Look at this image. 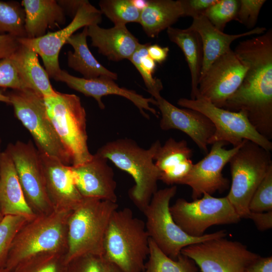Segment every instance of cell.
<instances>
[{"mask_svg":"<svg viewBox=\"0 0 272 272\" xmlns=\"http://www.w3.org/2000/svg\"><path fill=\"white\" fill-rule=\"evenodd\" d=\"M44 101L48 116L71 157L72 166L90 161L93 155L88 149L86 113L80 98L74 94L57 92Z\"/></svg>","mask_w":272,"mask_h":272,"instance_id":"cell-7","label":"cell"},{"mask_svg":"<svg viewBox=\"0 0 272 272\" xmlns=\"http://www.w3.org/2000/svg\"><path fill=\"white\" fill-rule=\"evenodd\" d=\"M21 4L25 14L26 38L42 37L47 29L58 27L65 22V13L57 1L23 0Z\"/></svg>","mask_w":272,"mask_h":272,"instance_id":"cell-25","label":"cell"},{"mask_svg":"<svg viewBox=\"0 0 272 272\" xmlns=\"http://www.w3.org/2000/svg\"><path fill=\"white\" fill-rule=\"evenodd\" d=\"M242 144L227 150L224 148L227 143L215 142L207 155L193 164L181 184L191 187L193 200L198 199L205 193L212 195L216 191L221 192L228 188L229 181L224 177L222 171Z\"/></svg>","mask_w":272,"mask_h":272,"instance_id":"cell-16","label":"cell"},{"mask_svg":"<svg viewBox=\"0 0 272 272\" xmlns=\"http://www.w3.org/2000/svg\"><path fill=\"white\" fill-rule=\"evenodd\" d=\"M161 145L157 140L149 149H145L132 140L120 139L108 142L96 153L133 178L135 184L129 190V195L142 212L157 191L159 172L154 161Z\"/></svg>","mask_w":272,"mask_h":272,"instance_id":"cell-3","label":"cell"},{"mask_svg":"<svg viewBox=\"0 0 272 272\" xmlns=\"http://www.w3.org/2000/svg\"><path fill=\"white\" fill-rule=\"evenodd\" d=\"M20 45L18 38L9 34H0V59L10 57Z\"/></svg>","mask_w":272,"mask_h":272,"instance_id":"cell-42","label":"cell"},{"mask_svg":"<svg viewBox=\"0 0 272 272\" xmlns=\"http://www.w3.org/2000/svg\"><path fill=\"white\" fill-rule=\"evenodd\" d=\"M247 70L246 64L231 49L216 59L200 77L197 96L223 108L240 87Z\"/></svg>","mask_w":272,"mask_h":272,"instance_id":"cell-15","label":"cell"},{"mask_svg":"<svg viewBox=\"0 0 272 272\" xmlns=\"http://www.w3.org/2000/svg\"><path fill=\"white\" fill-rule=\"evenodd\" d=\"M99 5L102 14L114 26L139 22L141 11L133 5L131 0H101Z\"/></svg>","mask_w":272,"mask_h":272,"instance_id":"cell-33","label":"cell"},{"mask_svg":"<svg viewBox=\"0 0 272 272\" xmlns=\"http://www.w3.org/2000/svg\"><path fill=\"white\" fill-rule=\"evenodd\" d=\"M4 216L2 214V212L1 211V208H0V222L2 220V219H3L4 218Z\"/></svg>","mask_w":272,"mask_h":272,"instance_id":"cell-51","label":"cell"},{"mask_svg":"<svg viewBox=\"0 0 272 272\" xmlns=\"http://www.w3.org/2000/svg\"><path fill=\"white\" fill-rule=\"evenodd\" d=\"M161 114L160 128L164 130H179L186 134L202 152L208 153V146L215 128L205 115L194 110L179 108L163 98H154Z\"/></svg>","mask_w":272,"mask_h":272,"instance_id":"cell-17","label":"cell"},{"mask_svg":"<svg viewBox=\"0 0 272 272\" xmlns=\"http://www.w3.org/2000/svg\"><path fill=\"white\" fill-rule=\"evenodd\" d=\"M10 57L29 89L43 98L56 95L57 91L52 88L48 74L40 64L38 54L33 49L20 44Z\"/></svg>","mask_w":272,"mask_h":272,"instance_id":"cell-26","label":"cell"},{"mask_svg":"<svg viewBox=\"0 0 272 272\" xmlns=\"http://www.w3.org/2000/svg\"><path fill=\"white\" fill-rule=\"evenodd\" d=\"M177 191L176 185L157 190L143 212L149 238L169 257L176 259L181 250L192 244L224 238L225 230H220L200 237H192L184 232L174 222L170 211V202Z\"/></svg>","mask_w":272,"mask_h":272,"instance_id":"cell-6","label":"cell"},{"mask_svg":"<svg viewBox=\"0 0 272 272\" xmlns=\"http://www.w3.org/2000/svg\"><path fill=\"white\" fill-rule=\"evenodd\" d=\"M149 254L142 272H197L191 259L181 254L173 259L163 253L149 238Z\"/></svg>","mask_w":272,"mask_h":272,"instance_id":"cell-30","label":"cell"},{"mask_svg":"<svg viewBox=\"0 0 272 272\" xmlns=\"http://www.w3.org/2000/svg\"><path fill=\"white\" fill-rule=\"evenodd\" d=\"M66 272H104V259L95 255L81 256L66 264Z\"/></svg>","mask_w":272,"mask_h":272,"instance_id":"cell-40","label":"cell"},{"mask_svg":"<svg viewBox=\"0 0 272 272\" xmlns=\"http://www.w3.org/2000/svg\"><path fill=\"white\" fill-rule=\"evenodd\" d=\"M38 151L47 194L54 209L73 211L84 197L75 184L71 166L65 165L57 159Z\"/></svg>","mask_w":272,"mask_h":272,"instance_id":"cell-20","label":"cell"},{"mask_svg":"<svg viewBox=\"0 0 272 272\" xmlns=\"http://www.w3.org/2000/svg\"><path fill=\"white\" fill-rule=\"evenodd\" d=\"M192 156L186 141L168 139L160 146L154 159L159 180L167 185L181 184L193 165Z\"/></svg>","mask_w":272,"mask_h":272,"instance_id":"cell-22","label":"cell"},{"mask_svg":"<svg viewBox=\"0 0 272 272\" xmlns=\"http://www.w3.org/2000/svg\"><path fill=\"white\" fill-rule=\"evenodd\" d=\"M0 102H3L7 104H10V99L8 96L0 91Z\"/></svg>","mask_w":272,"mask_h":272,"instance_id":"cell-49","label":"cell"},{"mask_svg":"<svg viewBox=\"0 0 272 272\" xmlns=\"http://www.w3.org/2000/svg\"><path fill=\"white\" fill-rule=\"evenodd\" d=\"M0 208L4 216H20L28 221L37 215L26 200L13 161L6 151L0 155Z\"/></svg>","mask_w":272,"mask_h":272,"instance_id":"cell-23","label":"cell"},{"mask_svg":"<svg viewBox=\"0 0 272 272\" xmlns=\"http://www.w3.org/2000/svg\"><path fill=\"white\" fill-rule=\"evenodd\" d=\"M66 270L64 255L48 254L28 259L12 272H66Z\"/></svg>","mask_w":272,"mask_h":272,"instance_id":"cell-34","label":"cell"},{"mask_svg":"<svg viewBox=\"0 0 272 272\" xmlns=\"http://www.w3.org/2000/svg\"><path fill=\"white\" fill-rule=\"evenodd\" d=\"M265 2V0H239L235 20L248 29L254 28L260 10Z\"/></svg>","mask_w":272,"mask_h":272,"instance_id":"cell-39","label":"cell"},{"mask_svg":"<svg viewBox=\"0 0 272 272\" xmlns=\"http://www.w3.org/2000/svg\"><path fill=\"white\" fill-rule=\"evenodd\" d=\"M187 28L197 33L201 39L203 58L200 77L216 59L231 49L234 41L252 35H259L266 31L264 27H256L240 34H226L215 27L203 15L193 18Z\"/></svg>","mask_w":272,"mask_h":272,"instance_id":"cell-21","label":"cell"},{"mask_svg":"<svg viewBox=\"0 0 272 272\" xmlns=\"http://www.w3.org/2000/svg\"><path fill=\"white\" fill-rule=\"evenodd\" d=\"M27 221L22 216L8 215L0 222V268L5 267L13 241Z\"/></svg>","mask_w":272,"mask_h":272,"instance_id":"cell-35","label":"cell"},{"mask_svg":"<svg viewBox=\"0 0 272 272\" xmlns=\"http://www.w3.org/2000/svg\"><path fill=\"white\" fill-rule=\"evenodd\" d=\"M117 202L94 198H84L69 216L67 222V250L65 264L85 255L103 256V243Z\"/></svg>","mask_w":272,"mask_h":272,"instance_id":"cell-5","label":"cell"},{"mask_svg":"<svg viewBox=\"0 0 272 272\" xmlns=\"http://www.w3.org/2000/svg\"><path fill=\"white\" fill-rule=\"evenodd\" d=\"M202 196L191 202L178 198L170 206L174 222L188 235L200 237L210 227L237 223L240 220L227 196L218 198L207 193Z\"/></svg>","mask_w":272,"mask_h":272,"instance_id":"cell-11","label":"cell"},{"mask_svg":"<svg viewBox=\"0 0 272 272\" xmlns=\"http://www.w3.org/2000/svg\"><path fill=\"white\" fill-rule=\"evenodd\" d=\"M25 14L21 3L0 1V34L26 37Z\"/></svg>","mask_w":272,"mask_h":272,"instance_id":"cell-31","label":"cell"},{"mask_svg":"<svg viewBox=\"0 0 272 272\" xmlns=\"http://www.w3.org/2000/svg\"><path fill=\"white\" fill-rule=\"evenodd\" d=\"M133 5L141 11L146 7L147 1L131 0Z\"/></svg>","mask_w":272,"mask_h":272,"instance_id":"cell-48","label":"cell"},{"mask_svg":"<svg viewBox=\"0 0 272 272\" xmlns=\"http://www.w3.org/2000/svg\"><path fill=\"white\" fill-rule=\"evenodd\" d=\"M0 88L14 90L29 89L10 57L0 59Z\"/></svg>","mask_w":272,"mask_h":272,"instance_id":"cell-38","label":"cell"},{"mask_svg":"<svg viewBox=\"0 0 272 272\" xmlns=\"http://www.w3.org/2000/svg\"><path fill=\"white\" fill-rule=\"evenodd\" d=\"M0 143H1V140H0ZM1 152H0V155H1Z\"/></svg>","mask_w":272,"mask_h":272,"instance_id":"cell-52","label":"cell"},{"mask_svg":"<svg viewBox=\"0 0 272 272\" xmlns=\"http://www.w3.org/2000/svg\"><path fill=\"white\" fill-rule=\"evenodd\" d=\"M53 79L65 83L70 88L86 96L93 97L101 109L105 108V105L101 100L102 97L116 95L124 97L132 102L145 117L149 118L145 111H150L158 117L157 111L150 105V103L156 105V101L154 98H146L133 90L120 87L114 80L110 78L99 77L87 79L72 76L66 71L61 70L60 73Z\"/></svg>","mask_w":272,"mask_h":272,"instance_id":"cell-18","label":"cell"},{"mask_svg":"<svg viewBox=\"0 0 272 272\" xmlns=\"http://www.w3.org/2000/svg\"><path fill=\"white\" fill-rule=\"evenodd\" d=\"M218 0H179L183 17L189 16L193 19L203 15L206 11L215 4Z\"/></svg>","mask_w":272,"mask_h":272,"instance_id":"cell-41","label":"cell"},{"mask_svg":"<svg viewBox=\"0 0 272 272\" xmlns=\"http://www.w3.org/2000/svg\"><path fill=\"white\" fill-rule=\"evenodd\" d=\"M177 104L198 111L211 121L215 130L209 145L223 142L236 147L246 140L269 151L272 150V142L257 132L242 111H232L218 107L200 96H197L194 99L180 98Z\"/></svg>","mask_w":272,"mask_h":272,"instance_id":"cell-10","label":"cell"},{"mask_svg":"<svg viewBox=\"0 0 272 272\" xmlns=\"http://www.w3.org/2000/svg\"><path fill=\"white\" fill-rule=\"evenodd\" d=\"M150 44H140L128 60L141 74L148 92L155 98L160 95L163 85L161 80L153 77L156 64L148 54L147 48Z\"/></svg>","mask_w":272,"mask_h":272,"instance_id":"cell-32","label":"cell"},{"mask_svg":"<svg viewBox=\"0 0 272 272\" xmlns=\"http://www.w3.org/2000/svg\"><path fill=\"white\" fill-rule=\"evenodd\" d=\"M104 272H124L113 264L104 259Z\"/></svg>","mask_w":272,"mask_h":272,"instance_id":"cell-47","label":"cell"},{"mask_svg":"<svg viewBox=\"0 0 272 272\" xmlns=\"http://www.w3.org/2000/svg\"><path fill=\"white\" fill-rule=\"evenodd\" d=\"M270 152L244 140L229 162L232 182L226 196L241 219L248 218L251 199L272 166Z\"/></svg>","mask_w":272,"mask_h":272,"instance_id":"cell-8","label":"cell"},{"mask_svg":"<svg viewBox=\"0 0 272 272\" xmlns=\"http://www.w3.org/2000/svg\"><path fill=\"white\" fill-rule=\"evenodd\" d=\"M10 156L26 200L36 215L54 209L47 194L43 166L38 150L31 141L10 143L5 150Z\"/></svg>","mask_w":272,"mask_h":272,"instance_id":"cell-13","label":"cell"},{"mask_svg":"<svg viewBox=\"0 0 272 272\" xmlns=\"http://www.w3.org/2000/svg\"><path fill=\"white\" fill-rule=\"evenodd\" d=\"M239 0H218L205 12V16L217 29L223 32L227 24L235 20Z\"/></svg>","mask_w":272,"mask_h":272,"instance_id":"cell-36","label":"cell"},{"mask_svg":"<svg viewBox=\"0 0 272 272\" xmlns=\"http://www.w3.org/2000/svg\"><path fill=\"white\" fill-rule=\"evenodd\" d=\"M6 95L15 116L34 139L37 150L65 165L72 166L71 157L48 116L43 97L28 88L13 90Z\"/></svg>","mask_w":272,"mask_h":272,"instance_id":"cell-9","label":"cell"},{"mask_svg":"<svg viewBox=\"0 0 272 272\" xmlns=\"http://www.w3.org/2000/svg\"><path fill=\"white\" fill-rule=\"evenodd\" d=\"M57 1L63 9L65 13L66 12L68 15L74 18L85 0H59Z\"/></svg>","mask_w":272,"mask_h":272,"instance_id":"cell-46","label":"cell"},{"mask_svg":"<svg viewBox=\"0 0 272 272\" xmlns=\"http://www.w3.org/2000/svg\"><path fill=\"white\" fill-rule=\"evenodd\" d=\"M108 160L96 153L89 161L71 166L75 184L84 198H94L116 202V182Z\"/></svg>","mask_w":272,"mask_h":272,"instance_id":"cell-19","label":"cell"},{"mask_svg":"<svg viewBox=\"0 0 272 272\" xmlns=\"http://www.w3.org/2000/svg\"><path fill=\"white\" fill-rule=\"evenodd\" d=\"M247 66L243 81L223 108L245 114L254 128L272 139V30L240 42L234 50Z\"/></svg>","mask_w":272,"mask_h":272,"instance_id":"cell-1","label":"cell"},{"mask_svg":"<svg viewBox=\"0 0 272 272\" xmlns=\"http://www.w3.org/2000/svg\"><path fill=\"white\" fill-rule=\"evenodd\" d=\"M247 218L252 220L257 229L260 231L272 228V211L266 213L250 212Z\"/></svg>","mask_w":272,"mask_h":272,"instance_id":"cell-43","label":"cell"},{"mask_svg":"<svg viewBox=\"0 0 272 272\" xmlns=\"http://www.w3.org/2000/svg\"><path fill=\"white\" fill-rule=\"evenodd\" d=\"M246 272H272V257H261L251 263Z\"/></svg>","mask_w":272,"mask_h":272,"instance_id":"cell-44","label":"cell"},{"mask_svg":"<svg viewBox=\"0 0 272 272\" xmlns=\"http://www.w3.org/2000/svg\"><path fill=\"white\" fill-rule=\"evenodd\" d=\"M169 51L168 47H162L158 44H150L147 48L148 55L159 63H161L166 60Z\"/></svg>","mask_w":272,"mask_h":272,"instance_id":"cell-45","label":"cell"},{"mask_svg":"<svg viewBox=\"0 0 272 272\" xmlns=\"http://www.w3.org/2000/svg\"><path fill=\"white\" fill-rule=\"evenodd\" d=\"M182 17L179 0H149L141 12L139 23L148 36L154 38Z\"/></svg>","mask_w":272,"mask_h":272,"instance_id":"cell-28","label":"cell"},{"mask_svg":"<svg viewBox=\"0 0 272 272\" xmlns=\"http://www.w3.org/2000/svg\"><path fill=\"white\" fill-rule=\"evenodd\" d=\"M170 40L182 51L187 63L191 79V98L198 94V85L202 64V46L197 33L188 28L181 29L171 27L167 29Z\"/></svg>","mask_w":272,"mask_h":272,"instance_id":"cell-29","label":"cell"},{"mask_svg":"<svg viewBox=\"0 0 272 272\" xmlns=\"http://www.w3.org/2000/svg\"><path fill=\"white\" fill-rule=\"evenodd\" d=\"M102 14L100 10L85 0L71 22L63 29L37 38H18V41L41 57L49 77L53 79L61 71L59 54L67 40L81 28L101 23Z\"/></svg>","mask_w":272,"mask_h":272,"instance_id":"cell-14","label":"cell"},{"mask_svg":"<svg viewBox=\"0 0 272 272\" xmlns=\"http://www.w3.org/2000/svg\"><path fill=\"white\" fill-rule=\"evenodd\" d=\"M87 27H84L82 32L72 35L66 42L74 49V52L69 51L67 53L68 66L85 79L105 77L116 80L117 74L102 65L90 51L87 42Z\"/></svg>","mask_w":272,"mask_h":272,"instance_id":"cell-27","label":"cell"},{"mask_svg":"<svg viewBox=\"0 0 272 272\" xmlns=\"http://www.w3.org/2000/svg\"><path fill=\"white\" fill-rule=\"evenodd\" d=\"M72 211L54 209L27 221L15 237L5 265L13 271L20 264L37 256L58 254L67 250V222Z\"/></svg>","mask_w":272,"mask_h":272,"instance_id":"cell-2","label":"cell"},{"mask_svg":"<svg viewBox=\"0 0 272 272\" xmlns=\"http://www.w3.org/2000/svg\"><path fill=\"white\" fill-rule=\"evenodd\" d=\"M252 212L272 211V166L256 188L249 205Z\"/></svg>","mask_w":272,"mask_h":272,"instance_id":"cell-37","label":"cell"},{"mask_svg":"<svg viewBox=\"0 0 272 272\" xmlns=\"http://www.w3.org/2000/svg\"><path fill=\"white\" fill-rule=\"evenodd\" d=\"M87 35L99 53L114 61L129 59L141 44L125 25L105 29L93 24L87 27Z\"/></svg>","mask_w":272,"mask_h":272,"instance_id":"cell-24","label":"cell"},{"mask_svg":"<svg viewBox=\"0 0 272 272\" xmlns=\"http://www.w3.org/2000/svg\"><path fill=\"white\" fill-rule=\"evenodd\" d=\"M181 254L193 260L201 272H246L260 257L242 243L225 237L190 244Z\"/></svg>","mask_w":272,"mask_h":272,"instance_id":"cell-12","label":"cell"},{"mask_svg":"<svg viewBox=\"0 0 272 272\" xmlns=\"http://www.w3.org/2000/svg\"><path fill=\"white\" fill-rule=\"evenodd\" d=\"M145 222L129 208L112 214L103 243V258L124 272H142L149 254Z\"/></svg>","mask_w":272,"mask_h":272,"instance_id":"cell-4","label":"cell"},{"mask_svg":"<svg viewBox=\"0 0 272 272\" xmlns=\"http://www.w3.org/2000/svg\"><path fill=\"white\" fill-rule=\"evenodd\" d=\"M0 272H12L5 267L0 268Z\"/></svg>","mask_w":272,"mask_h":272,"instance_id":"cell-50","label":"cell"}]
</instances>
